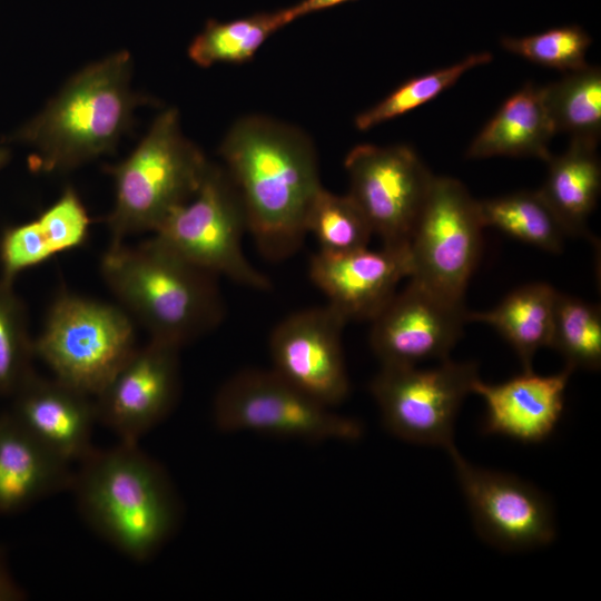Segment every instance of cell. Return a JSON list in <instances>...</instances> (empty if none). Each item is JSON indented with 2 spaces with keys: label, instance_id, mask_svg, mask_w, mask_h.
Returning a JSON list of instances; mask_svg holds the SVG:
<instances>
[{
  "label": "cell",
  "instance_id": "7402d4cb",
  "mask_svg": "<svg viewBox=\"0 0 601 601\" xmlns=\"http://www.w3.org/2000/svg\"><path fill=\"white\" fill-rule=\"evenodd\" d=\"M558 294L546 283L528 284L508 294L490 311L467 312V322L495 328L513 347L523 371H533L536 352L551 345Z\"/></svg>",
  "mask_w": 601,
  "mask_h": 601
},
{
  "label": "cell",
  "instance_id": "d6a6232c",
  "mask_svg": "<svg viewBox=\"0 0 601 601\" xmlns=\"http://www.w3.org/2000/svg\"><path fill=\"white\" fill-rule=\"evenodd\" d=\"M353 0H302L292 7L296 19L325 9H329Z\"/></svg>",
  "mask_w": 601,
  "mask_h": 601
},
{
  "label": "cell",
  "instance_id": "44dd1931",
  "mask_svg": "<svg viewBox=\"0 0 601 601\" xmlns=\"http://www.w3.org/2000/svg\"><path fill=\"white\" fill-rule=\"evenodd\" d=\"M598 144L571 139L566 150L552 156L546 178L539 189L568 236H589L587 220L601 189Z\"/></svg>",
  "mask_w": 601,
  "mask_h": 601
},
{
  "label": "cell",
  "instance_id": "9a60e30c",
  "mask_svg": "<svg viewBox=\"0 0 601 601\" xmlns=\"http://www.w3.org/2000/svg\"><path fill=\"white\" fill-rule=\"evenodd\" d=\"M179 351L149 338L93 397L97 421L120 442L139 443L174 408L180 391Z\"/></svg>",
  "mask_w": 601,
  "mask_h": 601
},
{
  "label": "cell",
  "instance_id": "f1b7e54d",
  "mask_svg": "<svg viewBox=\"0 0 601 601\" xmlns=\"http://www.w3.org/2000/svg\"><path fill=\"white\" fill-rule=\"evenodd\" d=\"M33 338L12 283L0 278V397H10L35 371Z\"/></svg>",
  "mask_w": 601,
  "mask_h": 601
},
{
  "label": "cell",
  "instance_id": "5bb4252c",
  "mask_svg": "<svg viewBox=\"0 0 601 601\" xmlns=\"http://www.w3.org/2000/svg\"><path fill=\"white\" fill-rule=\"evenodd\" d=\"M346 323L328 304L285 317L269 337L272 370L327 407L342 403L349 393L342 347Z\"/></svg>",
  "mask_w": 601,
  "mask_h": 601
},
{
  "label": "cell",
  "instance_id": "ffe728a7",
  "mask_svg": "<svg viewBox=\"0 0 601 601\" xmlns=\"http://www.w3.org/2000/svg\"><path fill=\"white\" fill-rule=\"evenodd\" d=\"M554 135L542 87L528 82L502 104L475 136L466 157H532L548 161Z\"/></svg>",
  "mask_w": 601,
  "mask_h": 601
},
{
  "label": "cell",
  "instance_id": "5b68a950",
  "mask_svg": "<svg viewBox=\"0 0 601 601\" xmlns=\"http://www.w3.org/2000/svg\"><path fill=\"white\" fill-rule=\"evenodd\" d=\"M209 161L185 138L174 108L161 112L135 150L107 168L115 203L106 217L111 243L155 233L166 217L199 188Z\"/></svg>",
  "mask_w": 601,
  "mask_h": 601
},
{
  "label": "cell",
  "instance_id": "9c48e42d",
  "mask_svg": "<svg viewBox=\"0 0 601 601\" xmlns=\"http://www.w3.org/2000/svg\"><path fill=\"white\" fill-rule=\"evenodd\" d=\"M479 378L474 362L441 361L432 368L382 365L370 384L385 427L412 443L455 447L460 407Z\"/></svg>",
  "mask_w": 601,
  "mask_h": 601
},
{
  "label": "cell",
  "instance_id": "ac0fdd59",
  "mask_svg": "<svg viewBox=\"0 0 601 601\" xmlns=\"http://www.w3.org/2000/svg\"><path fill=\"white\" fill-rule=\"evenodd\" d=\"M572 372L568 366L553 375L523 371L499 384L475 380L472 393L480 395L486 407L483 433L504 435L522 443L546 440L562 417Z\"/></svg>",
  "mask_w": 601,
  "mask_h": 601
},
{
  "label": "cell",
  "instance_id": "30bf717a",
  "mask_svg": "<svg viewBox=\"0 0 601 601\" xmlns=\"http://www.w3.org/2000/svg\"><path fill=\"white\" fill-rule=\"evenodd\" d=\"M483 228L479 200L460 180L435 176L410 240L408 278L464 300L480 257Z\"/></svg>",
  "mask_w": 601,
  "mask_h": 601
},
{
  "label": "cell",
  "instance_id": "6da1fadb",
  "mask_svg": "<svg viewBox=\"0 0 601 601\" xmlns=\"http://www.w3.org/2000/svg\"><path fill=\"white\" fill-rule=\"evenodd\" d=\"M219 152L259 250L272 260L292 256L307 234L306 215L322 187L312 140L288 124L249 115L230 127Z\"/></svg>",
  "mask_w": 601,
  "mask_h": 601
},
{
  "label": "cell",
  "instance_id": "277c9868",
  "mask_svg": "<svg viewBox=\"0 0 601 601\" xmlns=\"http://www.w3.org/2000/svg\"><path fill=\"white\" fill-rule=\"evenodd\" d=\"M131 58L116 52L73 76L17 138L35 148L31 167L43 173L71 170L114 151L148 99L130 88Z\"/></svg>",
  "mask_w": 601,
  "mask_h": 601
},
{
  "label": "cell",
  "instance_id": "e0dca14e",
  "mask_svg": "<svg viewBox=\"0 0 601 601\" xmlns=\"http://www.w3.org/2000/svg\"><path fill=\"white\" fill-rule=\"evenodd\" d=\"M10 397L12 417L61 460L79 463L95 449L92 396L33 371Z\"/></svg>",
  "mask_w": 601,
  "mask_h": 601
},
{
  "label": "cell",
  "instance_id": "7a4b0ae2",
  "mask_svg": "<svg viewBox=\"0 0 601 601\" xmlns=\"http://www.w3.org/2000/svg\"><path fill=\"white\" fill-rule=\"evenodd\" d=\"M70 490L86 522L135 561L152 556L179 519L167 473L138 443L93 449L79 462Z\"/></svg>",
  "mask_w": 601,
  "mask_h": 601
},
{
  "label": "cell",
  "instance_id": "484cf974",
  "mask_svg": "<svg viewBox=\"0 0 601 601\" xmlns=\"http://www.w3.org/2000/svg\"><path fill=\"white\" fill-rule=\"evenodd\" d=\"M306 233L316 238L321 252L342 254L366 248L374 235L366 216L348 195H336L323 186L305 219Z\"/></svg>",
  "mask_w": 601,
  "mask_h": 601
},
{
  "label": "cell",
  "instance_id": "d4e9b609",
  "mask_svg": "<svg viewBox=\"0 0 601 601\" xmlns=\"http://www.w3.org/2000/svg\"><path fill=\"white\" fill-rule=\"evenodd\" d=\"M544 104L555 130L571 139L599 144L601 136V69L589 66L565 72L542 87Z\"/></svg>",
  "mask_w": 601,
  "mask_h": 601
},
{
  "label": "cell",
  "instance_id": "d6986e66",
  "mask_svg": "<svg viewBox=\"0 0 601 601\" xmlns=\"http://www.w3.org/2000/svg\"><path fill=\"white\" fill-rule=\"evenodd\" d=\"M75 472L9 412L0 414V514H11L70 490Z\"/></svg>",
  "mask_w": 601,
  "mask_h": 601
},
{
  "label": "cell",
  "instance_id": "83f0119b",
  "mask_svg": "<svg viewBox=\"0 0 601 601\" xmlns=\"http://www.w3.org/2000/svg\"><path fill=\"white\" fill-rule=\"evenodd\" d=\"M492 58V53L486 51L472 53L452 66L405 81L376 105L359 112L354 121L356 128L366 131L423 106L452 87L469 70L489 63Z\"/></svg>",
  "mask_w": 601,
  "mask_h": 601
},
{
  "label": "cell",
  "instance_id": "7c38bea8",
  "mask_svg": "<svg viewBox=\"0 0 601 601\" xmlns=\"http://www.w3.org/2000/svg\"><path fill=\"white\" fill-rule=\"evenodd\" d=\"M449 454L481 538L504 551L533 549L554 540L553 509L540 490L513 474L470 463L456 447Z\"/></svg>",
  "mask_w": 601,
  "mask_h": 601
},
{
  "label": "cell",
  "instance_id": "4316f807",
  "mask_svg": "<svg viewBox=\"0 0 601 601\" xmlns=\"http://www.w3.org/2000/svg\"><path fill=\"white\" fill-rule=\"evenodd\" d=\"M550 347L571 370L601 366V312L595 304L558 294Z\"/></svg>",
  "mask_w": 601,
  "mask_h": 601
},
{
  "label": "cell",
  "instance_id": "4dcf8cb0",
  "mask_svg": "<svg viewBox=\"0 0 601 601\" xmlns=\"http://www.w3.org/2000/svg\"><path fill=\"white\" fill-rule=\"evenodd\" d=\"M35 220L53 256L82 246L89 235V215L71 187H66L59 198Z\"/></svg>",
  "mask_w": 601,
  "mask_h": 601
},
{
  "label": "cell",
  "instance_id": "1f68e13d",
  "mask_svg": "<svg viewBox=\"0 0 601 601\" xmlns=\"http://www.w3.org/2000/svg\"><path fill=\"white\" fill-rule=\"evenodd\" d=\"M26 599V591L13 578L4 553L0 549V601H22Z\"/></svg>",
  "mask_w": 601,
  "mask_h": 601
},
{
  "label": "cell",
  "instance_id": "cb8c5ba5",
  "mask_svg": "<svg viewBox=\"0 0 601 601\" xmlns=\"http://www.w3.org/2000/svg\"><path fill=\"white\" fill-rule=\"evenodd\" d=\"M479 209L484 227L550 253L563 249L568 234L539 190L479 200Z\"/></svg>",
  "mask_w": 601,
  "mask_h": 601
},
{
  "label": "cell",
  "instance_id": "f546056e",
  "mask_svg": "<svg viewBox=\"0 0 601 601\" xmlns=\"http://www.w3.org/2000/svg\"><path fill=\"white\" fill-rule=\"evenodd\" d=\"M500 43L509 52L565 73L588 65L592 38L582 27L568 24L524 37H502Z\"/></svg>",
  "mask_w": 601,
  "mask_h": 601
},
{
  "label": "cell",
  "instance_id": "4fadbf2b",
  "mask_svg": "<svg viewBox=\"0 0 601 601\" xmlns=\"http://www.w3.org/2000/svg\"><path fill=\"white\" fill-rule=\"evenodd\" d=\"M371 322V347L382 365L413 366L449 358L462 336L467 311L464 300L410 279Z\"/></svg>",
  "mask_w": 601,
  "mask_h": 601
},
{
  "label": "cell",
  "instance_id": "2e32d148",
  "mask_svg": "<svg viewBox=\"0 0 601 601\" xmlns=\"http://www.w3.org/2000/svg\"><path fill=\"white\" fill-rule=\"evenodd\" d=\"M410 247H367L342 254L318 250L309 262L312 282L346 322L372 321L411 275Z\"/></svg>",
  "mask_w": 601,
  "mask_h": 601
},
{
  "label": "cell",
  "instance_id": "3957f363",
  "mask_svg": "<svg viewBox=\"0 0 601 601\" xmlns=\"http://www.w3.org/2000/svg\"><path fill=\"white\" fill-rule=\"evenodd\" d=\"M100 274L149 338L178 347L217 327L224 304L217 276L187 262L154 236L130 246L110 243Z\"/></svg>",
  "mask_w": 601,
  "mask_h": 601
},
{
  "label": "cell",
  "instance_id": "8fae6325",
  "mask_svg": "<svg viewBox=\"0 0 601 601\" xmlns=\"http://www.w3.org/2000/svg\"><path fill=\"white\" fill-rule=\"evenodd\" d=\"M348 195L384 246H410L434 175L406 145L361 144L345 157Z\"/></svg>",
  "mask_w": 601,
  "mask_h": 601
},
{
  "label": "cell",
  "instance_id": "8992f818",
  "mask_svg": "<svg viewBox=\"0 0 601 601\" xmlns=\"http://www.w3.org/2000/svg\"><path fill=\"white\" fill-rule=\"evenodd\" d=\"M134 323L120 306L61 292L33 338L35 357L61 382L95 397L137 349Z\"/></svg>",
  "mask_w": 601,
  "mask_h": 601
},
{
  "label": "cell",
  "instance_id": "52a82bcc",
  "mask_svg": "<svg viewBox=\"0 0 601 601\" xmlns=\"http://www.w3.org/2000/svg\"><path fill=\"white\" fill-rule=\"evenodd\" d=\"M247 220L240 196L226 169L209 162L195 195L175 208L152 236L187 262L259 290L270 280L243 252Z\"/></svg>",
  "mask_w": 601,
  "mask_h": 601
},
{
  "label": "cell",
  "instance_id": "836d02e7",
  "mask_svg": "<svg viewBox=\"0 0 601 601\" xmlns=\"http://www.w3.org/2000/svg\"><path fill=\"white\" fill-rule=\"evenodd\" d=\"M9 158V152L6 148L0 147V169L6 165Z\"/></svg>",
  "mask_w": 601,
  "mask_h": 601
},
{
  "label": "cell",
  "instance_id": "ba28073f",
  "mask_svg": "<svg viewBox=\"0 0 601 601\" xmlns=\"http://www.w3.org/2000/svg\"><path fill=\"white\" fill-rule=\"evenodd\" d=\"M224 432H255L306 442L356 441L363 425L311 398L274 370L248 368L230 376L213 403Z\"/></svg>",
  "mask_w": 601,
  "mask_h": 601
},
{
  "label": "cell",
  "instance_id": "603a6c76",
  "mask_svg": "<svg viewBox=\"0 0 601 601\" xmlns=\"http://www.w3.org/2000/svg\"><path fill=\"white\" fill-rule=\"evenodd\" d=\"M295 20L292 7L230 21L210 19L190 42L188 56L203 68L243 63L253 59L270 36Z\"/></svg>",
  "mask_w": 601,
  "mask_h": 601
}]
</instances>
